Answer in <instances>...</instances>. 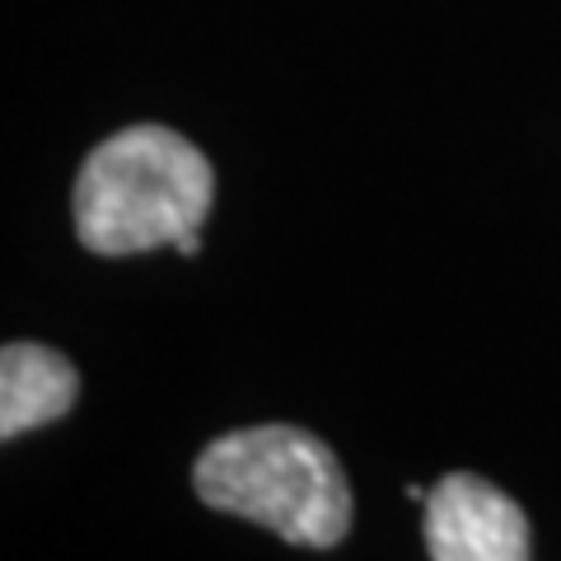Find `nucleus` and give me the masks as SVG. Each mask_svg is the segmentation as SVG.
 <instances>
[{
	"instance_id": "nucleus-1",
	"label": "nucleus",
	"mask_w": 561,
	"mask_h": 561,
	"mask_svg": "<svg viewBox=\"0 0 561 561\" xmlns=\"http://www.w3.org/2000/svg\"><path fill=\"white\" fill-rule=\"evenodd\" d=\"M216 197L210 160L169 127H127L90 150L76 179V234L99 257L150 253L202 234Z\"/></svg>"
},
{
	"instance_id": "nucleus-3",
	"label": "nucleus",
	"mask_w": 561,
	"mask_h": 561,
	"mask_svg": "<svg viewBox=\"0 0 561 561\" xmlns=\"http://www.w3.org/2000/svg\"><path fill=\"white\" fill-rule=\"evenodd\" d=\"M431 561H529V519L472 472H449L426 496Z\"/></svg>"
},
{
	"instance_id": "nucleus-4",
	"label": "nucleus",
	"mask_w": 561,
	"mask_h": 561,
	"mask_svg": "<svg viewBox=\"0 0 561 561\" xmlns=\"http://www.w3.org/2000/svg\"><path fill=\"white\" fill-rule=\"evenodd\" d=\"M80 375L61 351L38 342H10L0 351V440H14L33 426L76 408Z\"/></svg>"
},
{
	"instance_id": "nucleus-2",
	"label": "nucleus",
	"mask_w": 561,
	"mask_h": 561,
	"mask_svg": "<svg viewBox=\"0 0 561 561\" xmlns=\"http://www.w3.org/2000/svg\"><path fill=\"white\" fill-rule=\"evenodd\" d=\"M192 486L210 511L262 524L295 548H337L356 515L337 454L313 431L280 421L210 440L197 454Z\"/></svg>"
}]
</instances>
